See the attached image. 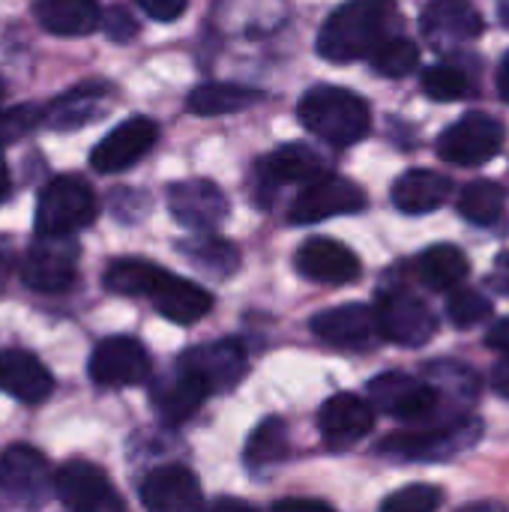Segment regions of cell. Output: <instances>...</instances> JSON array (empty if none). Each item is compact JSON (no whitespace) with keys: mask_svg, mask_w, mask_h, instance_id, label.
I'll use <instances>...</instances> for the list:
<instances>
[{"mask_svg":"<svg viewBox=\"0 0 509 512\" xmlns=\"http://www.w3.org/2000/svg\"><path fill=\"white\" fill-rule=\"evenodd\" d=\"M99 24H102L105 36L114 39V42H126V39H132V36L138 33V24H135L132 15H129L126 9H120V6H111V9L99 18Z\"/></svg>","mask_w":509,"mask_h":512,"instance_id":"39","label":"cell"},{"mask_svg":"<svg viewBox=\"0 0 509 512\" xmlns=\"http://www.w3.org/2000/svg\"><path fill=\"white\" fill-rule=\"evenodd\" d=\"M504 204H507V195L492 180H474L459 195V213L471 225H495L504 216Z\"/></svg>","mask_w":509,"mask_h":512,"instance_id":"31","label":"cell"},{"mask_svg":"<svg viewBox=\"0 0 509 512\" xmlns=\"http://www.w3.org/2000/svg\"><path fill=\"white\" fill-rule=\"evenodd\" d=\"M492 312H495L492 300L477 294V291H453V297L447 300V315L462 330L483 324Z\"/></svg>","mask_w":509,"mask_h":512,"instance_id":"36","label":"cell"},{"mask_svg":"<svg viewBox=\"0 0 509 512\" xmlns=\"http://www.w3.org/2000/svg\"><path fill=\"white\" fill-rule=\"evenodd\" d=\"M441 501H444L441 489L426 486V483H411V486L393 492L381 504V512H435L441 507Z\"/></svg>","mask_w":509,"mask_h":512,"instance_id":"37","label":"cell"},{"mask_svg":"<svg viewBox=\"0 0 509 512\" xmlns=\"http://www.w3.org/2000/svg\"><path fill=\"white\" fill-rule=\"evenodd\" d=\"M168 210L183 228L207 234L228 219L231 207H228L225 192L216 183L195 177V180H180L168 186Z\"/></svg>","mask_w":509,"mask_h":512,"instance_id":"13","label":"cell"},{"mask_svg":"<svg viewBox=\"0 0 509 512\" xmlns=\"http://www.w3.org/2000/svg\"><path fill=\"white\" fill-rule=\"evenodd\" d=\"M492 387H495L498 396L509 399V357L495 366V372H492Z\"/></svg>","mask_w":509,"mask_h":512,"instance_id":"45","label":"cell"},{"mask_svg":"<svg viewBox=\"0 0 509 512\" xmlns=\"http://www.w3.org/2000/svg\"><path fill=\"white\" fill-rule=\"evenodd\" d=\"M141 504L147 512H204V495L189 468L159 465L141 480Z\"/></svg>","mask_w":509,"mask_h":512,"instance_id":"17","label":"cell"},{"mask_svg":"<svg viewBox=\"0 0 509 512\" xmlns=\"http://www.w3.org/2000/svg\"><path fill=\"white\" fill-rule=\"evenodd\" d=\"M210 512H255V507L246 504V501H237V498H222V501L213 504Z\"/></svg>","mask_w":509,"mask_h":512,"instance_id":"46","label":"cell"},{"mask_svg":"<svg viewBox=\"0 0 509 512\" xmlns=\"http://www.w3.org/2000/svg\"><path fill=\"white\" fill-rule=\"evenodd\" d=\"M207 396H210V393H207V387H204L198 378H192V375H186V372L177 369L174 378H168V381H162V384L156 387V393H153V408H156V414L162 417V423L177 426V423H186V420L204 405Z\"/></svg>","mask_w":509,"mask_h":512,"instance_id":"27","label":"cell"},{"mask_svg":"<svg viewBox=\"0 0 509 512\" xmlns=\"http://www.w3.org/2000/svg\"><path fill=\"white\" fill-rule=\"evenodd\" d=\"M417 276L432 291H453L468 276V258L450 243H438L417 258Z\"/></svg>","mask_w":509,"mask_h":512,"instance_id":"30","label":"cell"},{"mask_svg":"<svg viewBox=\"0 0 509 512\" xmlns=\"http://www.w3.org/2000/svg\"><path fill=\"white\" fill-rule=\"evenodd\" d=\"M87 369L99 387H138L150 378V354L132 336H111L93 348Z\"/></svg>","mask_w":509,"mask_h":512,"instance_id":"11","label":"cell"},{"mask_svg":"<svg viewBox=\"0 0 509 512\" xmlns=\"http://www.w3.org/2000/svg\"><path fill=\"white\" fill-rule=\"evenodd\" d=\"M42 123V111L36 105H12L0 111V150L18 144Z\"/></svg>","mask_w":509,"mask_h":512,"instance_id":"38","label":"cell"},{"mask_svg":"<svg viewBox=\"0 0 509 512\" xmlns=\"http://www.w3.org/2000/svg\"><path fill=\"white\" fill-rule=\"evenodd\" d=\"M0 390L24 405H39L51 396L54 378L30 351L3 348L0 351Z\"/></svg>","mask_w":509,"mask_h":512,"instance_id":"23","label":"cell"},{"mask_svg":"<svg viewBox=\"0 0 509 512\" xmlns=\"http://www.w3.org/2000/svg\"><path fill=\"white\" fill-rule=\"evenodd\" d=\"M297 270L321 285H348L360 276V258L339 240L312 237L297 249Z\"/></svg>","mask_w":509,"mask_h":512,"instance_id":"21","label":"cell"},{"mask_svg":"<svg viewBox=\"0 0 509 512\" xmlns=\"http://www.w3.org/2000/svg\"><path fill=\"white\" fill-rule=\"evenodd\" d=\"M0 96H3V81H0Z\"/></svg>","mask_w":509,"mask_h":512,"instance_id":"50","label":"cell"},{"mask_svg":"<svg viewBox=\"0 0 509 512\" xmlns=\"http://www.w3.org/2000/svg\"><path fill=\"white\" fill-rule=\"evenodd\" d=\"M501 147H504V126L483 111L465 114L438 138V156L459 168L486 165L501 153Z\"/></svg>","mask_w":509,"mask_h":512,"instance_id":"5","label":"cell"},{"mask_svg":"<svg viewBox=\"0 0 509 512\" xmlns=\"http://www.w3.org/2000/svg\"><path fill=\"white\" fill-rule=\"evenodd\" d=\"M111 105H114V87L108 81H84V84L66 90L63 96H57L48 105V111H42V120L51 129L69 132V129H81V126L93 123Z\"/></svg>","mask_w":509,"mask_h":512,"instance_id":"20","label":"cell"},{"mask_svg":"<svg viewBox=\"0 0 509 512\" xmlns=\"http://www.w3.org/2000/svg\"><path fill=\"white\" fill-rule=\"evenodd\" d=\"M12 267H15V249H12V240H9V237H0V294H3V291H6V285H9Z\"/></svg>","mask_w":509,"mask_h":512,"instance_id":"42","label":"cell"},{"mask_svg":"<svg viewBox=\"0 0 509 512\" xmlns=\"http://www.w3.org/2000/svg\"><path fill=\"white\" fill-rule=\"evenodd\" d=\"M258 171L270 186H282V183H303L306 186V183L318 180L321 174H327L324 159L306 144L276 147L267 159H261Z\"/></svg>","mask_w":509,"mask_h":512,"instance_id":"25","label":"cell"},{"mask_svg":"<svg viewBox=\"0 0 509 512\" xmlns=\"http://www.w3.org/2000/svg\"><path fill=\"white\" fill-rule=\"evenodd\" d=\"M489 285L501 294H509V252L498 255L495 267H492V276H489Z\"/></svg>","mask_w":509,"mask_h":512,"instance_id":"43","label":"cell"},{"mask_svg":"<svg viewBox=\"0 0 509 512\" xmlns=\"http://www.w3.org/2000/svg\"><path fill=\"white\" fill-rule=\"evenodd\" d=\"M402 15L396 0H348L318 33V54L330 63L369 57L381 42L396 36Z\"/></svg>","mask_w":509,"mask_h":512,"instance_id":"1","label":"cell"},{"mask_svg":"<svg viewBox=\"0 0 509 512\" xmlns=\"http://www.w3.org/2000/svg\"><path fill=\"white\" fill-rule=\"evenodd\" d=\"M300 123L333 147H351L369 135V105L345 87H312L297 105Z\"/></svg>","mask_w":509,"mask_h":512,"instance_id":"2","label":"cell"},{"mask_svg":"<svg viewBox=\"0 0 509 512\" xmlns=\"http://www.w3.org/2000/svg\"><path fill=\"white\" fill-rule=\"evenodd\" d=\"M159 138V126L150 117H129L117 129H111L90 153V165L99 174H117L132 168L141 156L153 150Z\"/></svg>","mask_w":509,"mask_h":512,"instance_id":"16","label":"cell"},{"mask_svg":"<svg viewBox=\"0 0 509 512\" xmlns=\"http://www.w3.org/2000/svg\"><path fill=\"white\" fill-rule=\"evenodd\" d=\"M375 321H378V336H384V339H390L393 345H402V348H420L438 330V321H435L432 309L423 300H417V297H411L405 291L384 294L378 300Z\"/></svg>","mask_w":509,"mask_h":512,"instance_id":"9","label":"cell"},{"mask_svg":"<svg viewBox=\"0 0 509 512\" xmlns=\"http://www.w3.org/2000/svg\"><path fill=\"white\" fill-rule=\"evenodd\" d=\"M273 512H333V507L312 498H285L273 507Z\"/></svg>","mask_w":509,"mask_h":512,"instance_id":"41","label":"cell"},{"mask_svg":"<svg viewBox=\"0 0 509 512\" xmlns=\"http://www.w3.org/2000/svg\"><path fill=\"white\" fill-rule=\"evenodd\" d=\"M483 435V423L477 417H462L450 426L426 429V432H405L390 435L381 450L399 459H423V462H444L459 456L462 450L474 447Z\"/></svg>","mask_w":509,"mask_h":512,"instance_id":"7","label":"cell"},{"mask_svg":"<svg viewBox=\"0 0 509 512\" xmlns=\"http://www.w3.org/2000/svg\"><path fill=\"white\" fill-rule=\"evenodd\" d=\"M462 512H507L501 504H471V507H465Z\"/></svg>","mask_w":509,"mask_h":512,"instance_id":"49","label":"cell"},{"mask_svg":"<svg viewBox=\"0 0 509 512\" xmlns=\"http://www.w3.org/2000/svg\"><path fill=\"white\" fill-rule=\"evenodd\" d=\"M423 90L435 102H459L471 93V78L453 63H438L423 72Z\"/></svg>","mask_w":509,"mask_h":512,"instance_id":"35","label":"cell"},{"mask_svg":"<svg viewBox=\"0 0 509 512\" xmlns=\"http://www.w3.org/2000/svg\"><path fill=\"white\" fill-rule=\"evenodd\" d=\"M0 492L18 504H42L51 492V468L45 456L27 444L0 453Z\"/></svg>","mask_w":509,"mask_h":512,"instance_id":"14","label":"cell"},{"mask_svg":"<svg viewBox=\"0 0 509 512\" xmlns=\"http://www.w3.org/2000/svg\"><path fill=\"white\" fill-rule=\"evenodd\" d=\"M261 99H264V93H258L252 87L231 84V81H210L189 93L186 108L198 117H219V114H234V111L252 108Z\"/></svg>","mask_w":509,"mask_h":512,"instance_id":"28","label":"cell"},{"mask_svg":"<svg viewBox=\"0 0 509 512\" xmlns=\"http://www.w3.org/2000/svg\"><path fill=\"white\" fill-rule=\"evenodd\" d=\"M159 273H162V267H156L150 261L123 258L105 270V285H108V291L123 294V297H147L153 282L159 279Z\"/></svg>","mask_w":509,"mask_h":512,"instance_id":"32","label":"cell"},{"mask_svg":"<svg viewBox=\"0 0 509 512\" xmlns=\"http://www.w3.org/2000/svg\"><path fill=\"white\" fill-rule=\"evenodd\" d=\"M147 297H150L153 309L162 318H168V321H174L180 327H189V324L201 321L213 309V297L201 285H195L189 279H180L174 273H165V270L159 273V279L153 282Z\"/></svg>","mask_w":509,"mask_h":512,"instance_id":"22","label":"cell"},{"mask_svg":"<svg viewBox=\"0 0 509 512\" xmlns=\"http://www.w3.org/2000/svg\"><path fill=\"white\" fill-rule=\"evenodd\" d=\"M180 372L198 378L207 393H228L246 375V348L237 339L198 345L180 357Z\"/></svg>","mask_w":509,"mask_h":512,"instance_id":"12","label":"cell"},{"mask_svg":"<svg viewBox=\"0 0 509 512\" xmlns=\"http://www.w3.org/2000/svg\"><path fill=\"white\" fill-rule=\"evenodd\" d=\"M9 198V171H6V165H3V159H0V204Z\"/></svg>","mask_w":509,"mask_h":512,"instance_id":"48","label":"cell"},{"mask_svg":"<svg viewBox=\"0 0 509 512\" xmlns=\"http://www.w3.org/2000/svg\"><path fill=\"white\" fill-rule=\"evenodd\" d=\"M96 210V195L87 180L60 174L39 192L36 237H75L96 219Z\"/></svg>","mask_w":509,"mask_h":512,"instance_id":"3","label":"cell"},{"mask_svg":"<svg viewBox=\"0 0 509 512\" xmlns=\"http://www.w3.org/2000/svg\"><path fill=\"white\" fill-rule=\"evenodd\" d=\"M189 0H138V6L153 18V21H177L186 12Z\"/></svg>","mask_w":509,"mask_h":512,"instance_id":"40","label":"cell"},{"mask_svg":"<svg viewBox=\"0 0 509 512\" xmlns=\"http://www.w3.org/2000/svg\"><path fill=\"white\" fill-rule=\"evenodd\" d=\"M180 255L198 267L201 273L207 276H216V279H228L237 273L240 267V252L231 240L225 237H216V234H201V237H189L183 240L180 246Z\"/></svg>","mask_w":509,"mask_h":512,"instance_id":"29","label":"cell"},{"mask_svg":"<svg viewBox=\"0 0 509 512\" xmlns=\"http://www.w3.org/2000/svg\"><path fill=\"white\" fill-rule=\"evenodd\" d=\"M498 90H501V96L509 102V54L504 57L501 69H498Z\"/></svg>","mask_w":509,"mask_h":512,"instance_id":"47","label":"cell"},{"mask_svg":"<svg viewBox=\"0 0 509 512\" xmlns=\"http://www.w3.org/2000/svg\"><path fill=\"white\" fill-rule=\"evenodd\" d=\"M369 63L378 75H387V78H405L417 69L420 63V51L411 39L405 36H390L387 42H381L372 54H369Z\"/></svg>","mask_w":509,"mask_h":512,"instance_id":"34","label":"cell"},{"mask_svg":"<svg viewBox=\"0 0 509 512\" xmlns=\"http://www.w3.org/2000/svg\"><path fill=\"white\" fill-rule=\"evenodd\" d=\"M285 456H288V429L279 417H270L252 432L246 444V465L258 471V468L282 462Z\"/></svg>","mask_w":509,"mask_h":512,"instance_id":"33","label":"cell"},{"mask_svg":"<svg viewBox=\"0 0 509 512\" xmlns=\"http://www.w3.org/2000/svg\"><path fill=\"white\" fill-rule=\"evenodd\" d=\"M33 15L39 27L54 36H87L102 18L96 0H36Z\"/></svg>","mask_w":509,"mask_h":512,"instance_id":"26","label":"cell"},{"mask_svg":"<svg viewBox=\"0 0 509 512\" xmlns=\"http://www.w3.org/2000/svg\"><path fill=\"white\" fill-rule=\"evenodd\" d=\"M453 192L450 177L438 174V171H426V168H414L405 171L396 186H393V204L408 213V216H423L438 210Z\"/></svg>","mask_w":509,"mask_h":512,"instance_id":"24","label":"cell"},{"mask_svg":"<svg viewBox=\"0 0 509 512\" xmlns=\"http://www.w3.org/2000/svg\"><path fill=\"white\" fill-rule=\"evenodd\" d=\"M363 207H366V192L354 180L339 174H321L318 180L300 189L288 216L294 225H315L333 216L360 213Z\"/></svg>","mask_w":509,"mask_h":512,"instance_id":"8","label":"cell"},{"mask_svg":"<svg viewBox=\"0 0 509 512\" xmlns=\"http://www.w3.org/2000/svg\"><path fill=\"white\" fill-rule=\"evenodd\" d=\"M486 342H489V348H495V351H501V354H507L509 357V318L498 321V324L489 330Z\"/></svg>","mask_w":509,"mask_h":512,"instance_id":"44","label":"cell"},{"mask_svg":"<svg viewBox=\"0 0 509 512\" xmlns=\"http://www.w3.org/2000/svg\"><path fill=\"white\" fill-rule=\"evenodd\" d=\"M372 426H375V408L354 393H339L327 399L318 414V429L330 450L354 447L372 432Z\"/></svg>","mask_w":509,"mask_h":512,"instance_id":"18","label":"cell"},{"mask_svg":"<svg viewBox=\"0 0 509 512\" xmlns=\"http://www.w3.org/2000/svg\"><path fill=\"white\" fill-rule=\"evenodd\" d=\"M483 18L468 0H432L420 15V33L435 51H456L459 45L477 39Z\"/></svg>","mask_w":509,"mask_h":512,"instance_id":"15","label":"cell"},{"mask_svg":"<svg viewBox=\"0 0 509 512\" xmlns=\"http://www.w3.org/2000/svg\"><path fill=\"white\" fill-rule=\"evenodd\" d=\"M57 501L69 512H126L108 474L84 459H72L51 477Z\"/></svg>","mask_w":509,"mask_h":512,"instance_id":"4","label":"cell"},{"mask_svg":"<svg viewBox=\"0 0 509 512\" xmlns=\"http://www.w3.org/2000/svg\"><path fill=\"white\" fill-rule=\"evenodd\" d=\"M78 255L72 237H36L21 261V279L30 291L60 294L78 279Z\"/></svg>","mask_w":509,"mask_h":512,"instance_id":"6","label":"cell"},{"mask_svg":"<svg viewBox=\"0 0 509 512\" xmlns=\"http://www.w3.org/2000/svg\"><path fill=\"white\" fill-rule=\"evenodd\" d=\"M369 396H372V405L378 411H384L396 420H405V423L429 420V417H435V411L441 405L435 387H429L420 378L405 375V372L378 375L369 384Z\"/></svg>","mask_w":509,"mask_h":512,"instance_id":"10","label":"cell"},{"mask_svg":"<svg viewBox=\"0 0 509 512\" xmlns=\"http://www.w3.org/2000/svg\"><path fill=\"white\" fill-rule=\"evenodd\" d=\"M312 333L333 345V348H345V351H363L378 339V321H375V309L363 306V303H348V306H336L327 312H318L312 318Z\"/></svg>","mask_w":509,"mask_h":512,"instance_id":"19","label":"cell"}]
</instances>
